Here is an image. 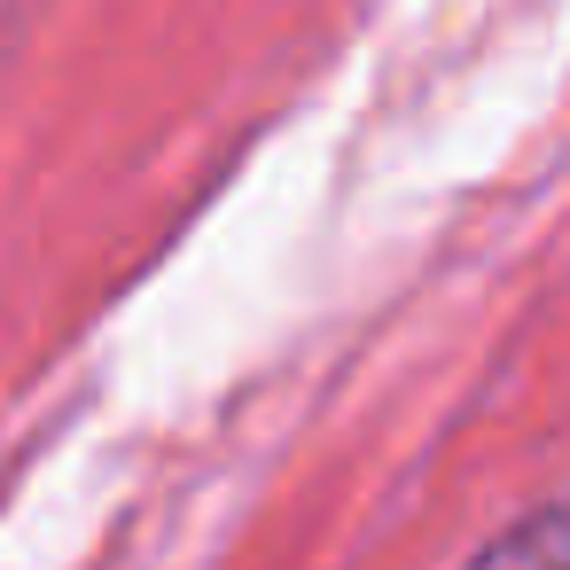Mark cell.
I'll list each match as a JSON object with an SVG mask.
<instances>
[{
    "instance_id": "6da1fadb",
    "label": "cell",
    "mask_w": 570,
    "mask_h": 570,
    "mask_svg": "<svg viewBox=\"0 0 570 570\" xmlns=\"http://www.w3.org/2000/svg\"><path fill=\"white\" fill-rule=\"evenodd\" d=\"M476 570H570V492L554 508H539L523 531H508Z\"/></svg>"
}]
</instances>
